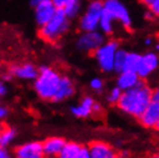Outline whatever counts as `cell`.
Returning a JSON list of instances; mask_svg holds the SVG:
<instances>
[{
    "mask_svg": "<svg viewBox=\"0 0 159 158\" xmlns=\"http://www.w3.org/2000/svg\"><path fill=\"white\" fill-rule=\"evenodd\" d=\"M152 90L148 83L141 81L134 88L122 91L116 106L122 113L137 119L151 102Z\"/></svg>",
    "mask_w": 159,
    "mask_h": 158,
    "instance_id": "1",
    "label": "cell"
},
{
    "mask_svg": "<svg viewBox=\"0 0 159 158\" xmlns=\"http://www.w3.org/2000/svg\"><path fill=\"white\" fill-rule=\"evenodd\" d=\"M61 73L51 66L44 65L38 68V74L34 80V90L42 100L52 102L59 87Z\"/></svg>",
    "mask_w": 159,
    "mask_h": 158,
    "instance_id": "2",
    "label": "cell"
},
{
    "mask_svg": "<svg viewBox=\"0 0 159 158\" xmlns=\"http://www.w3.org/2000/svg\"><path fill=\"white\" fill-rule=\"evenodd\" d=\"M72 27V20H69L62 9H57L52 19L39 27L38 35L48 44H56L64 37Z\"/></svg>",
    "mask_w": 159,
    "mask_h": 158,
    "instance_id": "3",
    "label": "cell"
},
{
    "mask_svg": "<svg viewBox=\"0 0 159 158\" xmlns=\"http://www.w3.org/2000/svg\"><path fill=\"white\" fill-rule=\"evenodd\" d=\"M103 0H90L79 16L80 31L98 30V23L103 14Z\"/></svg>",
    "mask_w": 159,
    "mask_h": 158,
    "instance_id": "4",
    "label": "cell"
},
{
    "mask_svg": "<svg viewBox=\"0 0 159 158\" xmlns=\"http://www.w3.org/2000/svg\"><path fill=\"white\" fill-rule=\"evenodd\" d=\"M120 44L116 40H105L92 54L97 66L103 73H112L114 67V58Z\"/></svg>",
    "mask_w": 159,
    "mask_h": 158,
    "instance_id": "5",
    "label": "cell"
},
{
    "mask_svg": "<svg viewBox=\"0 0 159 158\" xmlns=\"http://www.w3.org/2000/svg\"><path fill=\"white\" fill-rule=\"evenodd\" d=\"M103 9L125 29H130L133 27L130 12L121 0H103Z\"/></svg>",
    "mask_w": 159,
    "mask_h": 158,
    "instance_id": "6",
    "label": "cell"
},
{
    "mask_svg": "<svg viewBox=\"0 0 159 158\" xmlns=\"http://www.w3.org/2000/svg\"><path fill=\"white\" fill-rule=\"evenodd\" d=\"M105 40L106 36L103 35L99 30L81 31L75 40V46L80 52L93 53Z\"/></svg>",
    "mask_w": 159,
    "mask_h": 158,
    "instance_id": "7",
    "label": "cell"
},
{
    "mask_svg": "<svg viewBox=\"0 0 159 158\" xmlns=\"http://www.w3.org/2000/svg\"><path fill=\"white\" fill-rule=\"evenodd\" d=\"M159 57L156 51H148L139 55V61L136 73L141 80H147L152 76L158 69Z\"/></svg>",
    "mask_w": 159,
    "mask_h": 158,
    "instance_id": "8",
    "label": "cell"
},
{
    "mask_svg": "<svg viewBox=\"0 0 159 158\" xmlns=\"http://www.w3.org/2000/svg\"><path fill=\"white\" fill-rule=\"evenodd\" d=\"M88 149L90 158H128L127 152H118L114 146L102 140L91 142Z\"/></svg>",
    "mask_w": 159,
    "mask_h": 158,
    "instance_id": "9",
    "label": "cell"
},
{
    "mask_svg": "<svg viewBox=\"0 0 159 158\" xmlns=\"http://www.w3.org/2000/svg\"><path fill=\"white\" fill-rule=\"evenodd\" d=\"M14 158H45L40 141H28L16 146L13 150Z\"/></svg>",
    "mask_w": 159,
    "mask_h": 158,
    "instance_id": "10",
    "label": "cell"
},
{
    "mask_svg": "<svg viewBox=\"0 0 159 158\" xmlns=\"http://www.w3.org/2000/svg\"><path fill=\"white\" fill-rule=\"evenodd\" d=\"M139 123L149 129H158L159 127V102L151 100L139 118Z\"/></svg>",
    "mask_w": 159,
    "mask_h": 158,
    "instance_id": "11",
    "label": "cell"
},
{
    "mask_svg": "<svg viewBox=\"0 0 159 158\" xmlns=\"http://www.w3.org/2000/svg\"><path fill=\"white\" fill-rule=\"evenodd\" d=\"M9 68L13 79H17L21 81H34L38 74V67L35 63L25 61L17 65H13Z\"/></svg>",
    "mask_w": 159,
    "mask_h": 158,
    "instance_id": "12",
    "label": "cell"
},
{
    "mask_svg": "<svg viewBox=\"0 0 159 158\" xmlns=\"http://www.w3.org/2000/svg\"><path fill=\"white\" fill-rule=\"evenodd\" d=\"M34 8H35L34 11L35 22L38 27H42L43 24L46 23L57 12L56 6L52 4L51 0H44L40 4L36 5Z\"/></svg>",
    "mask_w": 159,
    "mask_h": 158,
    "instance_id": "13",
    "label": "cell"
},
{
    "mask_svg": "<svg viewBox=\"0 0 159 158\" xmlns=\"http://www.w3.org/2000/svg\"><path fill=\"white\" fill-rule=\"evenodd\" d=\"M75 90L76 89L74 81L68 75H61L59 87H58V90H57L54 98H53L52 102L61 103V102H65L67 99L72 98L73 96L75 95Z\"/></svg>",
    "mask_w": 159,
    "mask_h": 158,
    "instance_id": "14",
    "label": "cell"
},
{
    "mask_svg": "<svg viewBox=\"0 0 159 158\" xmlns=\"http://www.w3.org/2000/svg\"><path fill=\"white\" fill-rule=\"evenodd\" d=\"M66 140L61 136H50L42 142V148L45 158H56L65 146Z\"/></svg>",
    "mask_w": 159,
    "mask_h": 158,
    "instance_id": "15",
    "label": "cell"
},
{
    "mask_svg": "<svg viewBox=\"0 0 159 158\" xmlns=\"http://www.w3.org/2000/svg\"><path fill=\"white\" fill-rule=\"evenodd\" d=\"M95 98L92 96H84L81 99V102L76 105H73L70 107V113H72L75 118L85 119L89 118L92 114V110H93V104H95Z\"/></svg>",
    "mask_w": 159,
    "mask_h": 158,
    "instance_id": "16",
    "label": "cell"
},
{
    "mask_svg": "<svg viewBox=\"0 0 159 158\" xmlns=\"http://www.w3.org/2000/svg\"><path fill=\"white\" fill-rule=\"evenodd\" d=\"M142 80L139 79L136 72H129V71H122L118 73L116 86L119 88L120 90H128L130 88H134L137 86Z\"/></svg>",
    "mask_w": 159,
    "mask_h": 158,
    "instance_id": "17",
    "label": "cell"
},
{
    "mask_svg": "<svg viewBox=\"0 0 159 158\" xmlns=\"http://www.w3.org/2000/svg\"><path fill=\"white\" fill-rule=\"evenodd\" d=\"M98 30L105 36H111L116 31V21L113 20L107 13L104 12V11L99 19Z\"/></svg>",
    "mask_w": 159,
    "mask_h": 158,
    "instance_id": "18",
    "label": "cell"
},
{
    "mask_svg": "<svg viewBox=\"0 0 159 158\" xmlns=\"http://www.w3.org/2000/svg\"><path fill=\"white\" fill-rule=\"evenodd\" d=\"M82 11H83L82 0H70L62 8V12L66 14V16H67L69 20L77 19L80 16V14L82 13Z\"/></svg>",
    "mask_w": 159,
    "mask_h": 158,
    "instance_id": "19",
    "label": "cell"
},
{
    "mask_svg": "<svg viewBox=\"0 0 159 158\" xmlns=\"http://www.w3.org/2000/svg\"><path fill=\"white\" fill-rule=\"evenodd\" d=\"M17 137V131L12 126H4L0 132V146L9 148Z\"/></svg>",
    "mask_w": 159,
    "mask_h": 158,
    "instance_id": "20",
    "label": "cell"
},
{
    "mask_svg": "<svg viewBox=\"0 0 159 158\" xmlns=\"http://www.w3.org/2000/svg\"><path fill=\"white\" fill-rule=\"evenodd\" d=\"M81 144L74 141H69L65 143V146H62V149L60 150V152L58 154L56 158H75L79 150L81 149Z\"/></svg>",
    "mask_w": 159,
    "mask_h": 158,
    "instance_id": "21",
    "label": "cell"
},
{
    "mask_svg": "<svg viewBox=\"0 0 159 158\" xmlns=\"http://www.w3.org/2000/svg\"><path fill=\"white\" fill-rule=\"evenodd\" d=\"M139 53L137 52H129L127 51L126 59H125V65H123V71L136 72L137 65L139 61Z\"/></svg>",
    "mask_w": 159,
    "mask_h": 158,
    "instance_id": "22",
    "label": "cell"
},
{
    "mask_svg": "<svg viewBox=\"0 0 159 158\" xmlns=\"http://www.w3.org/2000/svg\"><path fill=\"white\" fill-rule=\"evenodd\" d=\"M126 54L127 51L125 49L119 48L116 53V58H114V67H113V72L116 73H120L123 71V65H125V59H126Z\"/></svg>",
    "mask_w": 159,
    "mask_h": 158,
    "instance_id": "23",
    "label": "cell"
},
{
    "mask_svg": "<svg viewBox=\"0 0 159 158\" xmlns=\"http://www.w3.org/2000/svg\"><path fill=\"white\" fill-rule=\"evenodd\" d=\"M121 94H122V90H120L116 86L111 88L108 90L107 94H106V100H107V103L111 104V105H116V103L119 102Z\"/></svg>",
    "mask_w": 159,
    "mask_h": 158,
    "instance_id": "24",
    "label": "cell"
},
{
    "mask_svg": "<svg viewBox=\"0 0 159 158\" xmlns=\"http://www.w3.org/2000/svg\"><path fill=\"white\" fill-rule=\"evenodd\" d=\"M145 7L153 13L156 16L159 15V0H139Z\"/></svg>",
    "mask_w": 159,
    "mask_h": 158,
    "instance_id": "25",
    "label": "cell"
},
{
    "mask_svg": "<svg viewBox=\"0 0 159 158\" xmlns=\"http://www.w3.org/2000/svg\"><path fill=\"white\" fill-rule=\"evenodd\" d=\"M104 81L103 79H100V77H92L90 80V82H89V87L91 89L92 91H95V92H102L104 89Z\"/></svg>",
    "mask_w": 159,
    "mask_h": 158,
    "instance_id": "26",
    "label": "cell"
},
{
    "mask_svg": "<svg viewBox=\"0 0 159 158\" xmlns=\"http://www.w3.org/2000/svg\"><path fill=\"white\" fill-rule=\"evenodd\" d=\"M9 115V110L6 105H4L2 103H0V123L5 121Z\"/></svg>",
    "mask_w": 159,
    "mask_h": 158,
    "instance_id": "27",
    "label": "cell"
},
{
    "mask_svg": "<svg viewBox=\"0 0 159 158\" xmlns=\"http://www.w3.org/2000/svg\"><path fill=\"white\" fill-rule=\"evenodd\" d=\"M75 158H90V154H89L88 146H81V149L79 150Z\"/></svg>",
    "mask_w": 159,
    "mask_h": 158,
    "instance_id": "28",
    "label": "cell"
},
{
    "mask_svg": "<svg viewBox=\"0 0 159 158\" xmlns=\"http://www.w3.org/2000/svg\"><path fill=\"white\" fill-rule=\"evenodd\" d=\"M0 158H14L13 154L8 150V148L0 146Z\"/></svg>",
    "mask_w": 159,
    "mask_h": 158,
    "instance_id": "29",
    "label": "cell"
},
{
    "mask_svg": "<svg viewBox=\"0 0 159 158\" xmlns=\"http://www.w3.org/2000/svg\"><path fill=\"white\" fill-rule=\"evenodd\" d=\"M8 92V88L7 84L5 83V81L2 79H0V98H2L5 96L7 95Z\"/></svg>",
    "mask_w": 159,
    "mask_h": 158,
    "instance_id": "30",
    "label": "cell"
},
{
    "mask_svg": "<svg viewBox=\"0 0 159 158\" xmlns=\"http://www.w3.org/2000/svg\"><path fill=\"white\" fill-rule=\"evenodd\" d=\"M69 1L70 0H51V2L56 6L57 9H62L65 5L67 4V2H69Z\"/></svg>",
    "mask_w": 159,
    "mask_h": 158,
    "instance_id": "31",
    "label": "cell"
},
{
    "mask_svg": "<svg viewBox=\"0 0 159 158\" xmlns=\"http://www.w3.org/2000/svg\"><path fill=\"white\" fill-rule=\"evenodd\" d=\"M102 111H103L102 104L95 102V104H93V110H92V114H99Z\"/></svg>",
    "mask_w": 159,
    "mask_h": 158,
    "instance_id": "32",
    "label": "cell"
},
{
    "mask_svg": "<svg viewBox=\"0 0 159 158\" xmlns=\"http://www.w3.org/2000/svg\"><path fill=\"white\" fill-rule=\"evenodd\" d=\"M153 44H155V38L151 37V36H148L144 38V45L145 46H153Z\"/></svg>",
    "mask_w": 159,
    "mask_h": 158,
    "instance_id": "33",
    "label": "cell"
},
{
    "mask_svg": "<svg viewBox=\"0 0 159 158\" xmlns=\"http://www.w3.org/2000/svg\"><path fill=\"white\" fill-rule=\"evenodd\" d=\"M156 17H157V16H156L155 14H153V13L150 12L149 9H148V11H147V12H145V13H144V19H145V20H148V21H152V20H155Z\"/></svg>",
    "mask_w": 159,
    "mask_h": 158,
    "instance_id": "34",
    "label": "cell"
},
{
    "mask_svg": "<svg viewBox=\"0 0 159 158\" xmlns=\"http://www.w3.org/2000/svg\"><path fill=\"white\" fill-rule=\"evenodd\" d=\"M42 1H44V0H30V5H31L32 7H35L36 5L40 4Z\"/></svg>",
    "mask_w": 159,
    "mask_h": 158,
    "instance_id": "35",
    "label": "cell"
},
{
    "mask_svg": "<svg viewBox=\"0 0 159 158\" xmlns=\"http://www.w3.org/2000/svg\"><path fill=\"white\" fill-rule=\"evenodd\" d=\"M150 158H159V156H158V154H153Z\"/></svg>",
    "mask_w": 159,
    "mask_h": 158,
    "instance_id": "36",
    "label": "cell"
},
{
    "mask_svg": "<svg viewBox=\"0 0 159 158\" xmlns=\"http://www.w3.org/2000/svg\"><path fill=\"white\" fill-rule=\"evenodd\" d=\"M2 127H4V125H2V123H0V132H1V129H2Z\"/></svg>",
    "mask_w": 159,
    "mask_h": 158,
    "instance_id": "37",
    "label": "cell"
}]
</instances>
